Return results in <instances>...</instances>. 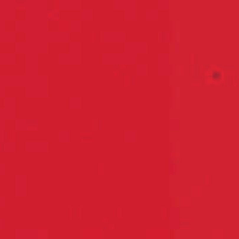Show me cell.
Returning <instances> with one entry per match:
<instances>
[{
	"mask_svg": "<svg viewBox=\"0 0 239 239\" xmlns=\"http://www.w3.org/2000/svg\"><path fill=\"white\" fill-rule=\"evenodd\" d=\"M16 7L18 9V10H21V9H25V7H27V1H25V0H17Z\"/></svg>",
	"mask_w": 239,
	"mask_h": 239,
	"instance_id": "7a4b0ae2",
	"label": "cell"
},
{
	"mask_svg": "<svg viewBox=\"0 0 239 239\" xmlns=\"http://www.w3.org/2000/svg\"><path fill=\"white\" fill-rule=\"evenodd\" d=\"M102 39H104L102 32H94V35H92V41L94 42H102Z\"/></svg>",
	"mask_w": 239,
	"mask_h": 239,
	"instance_id": "6da1fadb",
	"label": "cell"
}]
</instances>
